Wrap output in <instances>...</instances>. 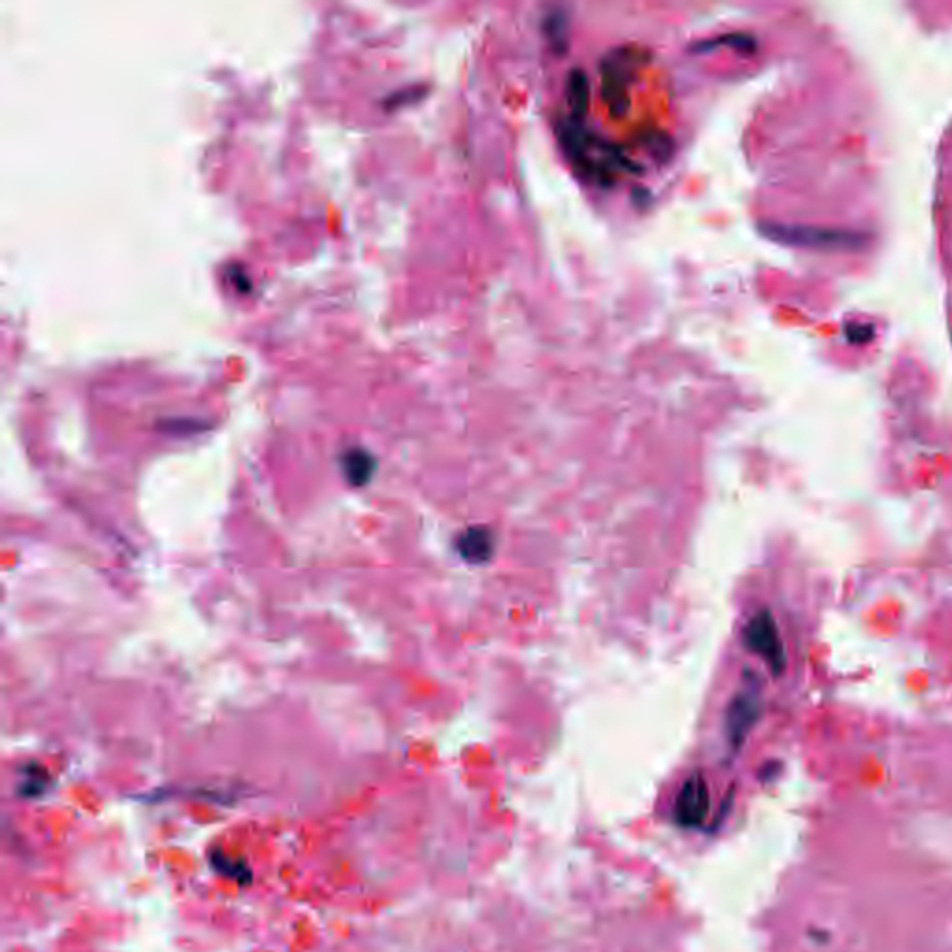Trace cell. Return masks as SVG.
Returning <instances> with one entry per match:
<instances>
[{"label": "cell", "mask_w": 952, "mask_h": 952, "mask_svg": "<svg viewBox=\"0 0 952 952\" xmlns=\"http://www.w3.org/2000/svg\"><path fill=\"white\" fill-rule=\"evenodd\" d=\"M556 138L573 169L594 185L612 186L620 176L638 171L636 162L623 149L594 133L580 119L562 118Z\"/></svg>", "instance_id": "obj_1"}, {"label": "cell", "mask_w": 952, "mask_h": 952, "mask_svg": "<svg viewBox=\"0 0 952 952\" xmlns=\"http://www.w3.org/2000/svg\"><path fill=\"white\" fill-rule=\"evenodd\" d=\"M759 231L768 241H774L784 246L792 248H809V250H859L867 236L845 231V229H826V227H811V226H787V224H761Z\"/></svg>", "instance_id": "obj_2"}, {"label": "cell", "mask_w": 952, "mask_h": 952, "mask_svg": "<svg viewBox=\"0 0 952 952\" xmlns=\"http://www.w3.org/2000/svg\"><path fill=\"white\" fill-rule=\"evenodd\" d=\"M640 63L642 54L635 47L614 49L601 62V95L616 118L629 111V86Z\"/></svg>", "instance_id": "obj_3"}, {"label": "cell", "mask_w": 952, "mask_h": 952, "mask_svg": "<svg viewBox=\"0 0 952 952\" xmlns=\"http://www.w3.org/2000/svg\"><path fill=\"white\" fill-rule=\"evenodd\" d=\"M744 644L748 652L759 657L774 676H780L787 666L784 640L770 611H759L744 627Z\"/></svg>", "instance_id": "obj_4"}, {"label": "cell", "mask_w": 952, "mask_h": 952, "mask_svg": "<svg viewBox=\"0 0 952 952\" xmlns=\"http://www.w3.org/2000/svg\"><path fill=\"white\" fill-rule=\"evenodd\" d=\"M710 808V794L705 777L700 772L690 774L683 782L674 806V818L681 828H700Z\"/></svg>", "instance_id": "obj_5"}, {"label": "cell", "mask_w": 952, "mask_h": 952, "mask_svg": "<svg viewBox=\"0 0 952 952\" xmlns=\"http://www.w3.org/2000/svg\"><path fill=\"white\" fill-rule=\"evenodd\" d=\"M759 714L761 702L755 692L746 690L733 698L726 712V735L729 744L735 750H739L744 744L748 733L751 731L755 722L759 720Z\"/></svg>", "instance_id": "obj_6"}, {"label": "cell", "mask_w": 952, "mask_h": 952, "mask_svg": "<svg viewBox=\"0 0 952 952\" xmlns=\"http://www.w3.org/2000/svg\"><path fill=\"white\" fill-rule=\"evenodd\" d=\"M454 547L467 564L482 566L495 553V536L488 527H469L458 534Z\"/></svg>", "instance_id": "obj_7"}, {"label": "cell", "mask_w": 952, "mask_h": 952, "mask_svg": "<svg viewBox=\"0 0 952 952\" xmlns=\"http://www.w3.org/2000/svg\"><path fill=\"white\" fill-rule=\"evenodd\" d=\"M564 95H566L568 111H570L568 116L573 119L584 121L588 112V106H590V80H588V75L584 73L580 68H575L568 73Z\"/></svg>", "instance_id": "obj_8"}, {"label": "cell", "mask_w": 952, "mask_h": 952, "mask_svg": "<svg viewBox=\"0 0 952 952\" xmlns=\"http://www.w3.org/2000/svg\"><path fill=\"white\" fill-rule=\"evenodd\" d=\"M342 469H344L346 480H349L352 486H365L373 479L376 462L371 452L356 447L344 452Z\"/></svg>", "instance_id": "obj_9"}, {"label": "cell", "mask_w": 952, "mask_h": 952, "mask_svg": "<svg viewBox=\"0 0 952 952\" xmlns=\"http://www.w3.org/2000/svg\"><path fill=\"white\" fill-rule=\"evenodd\" d=\"M717 49H733V51L743 53V54H751L757 49V41H755V37L751 34H746V32H729V34H724V36H717V37L698 41V43H694V45L690 47L692 53H698V54L712 53Z\"/></svg>", "instance_id": "obj_10"}, {"label": "cell", "mask_w": 952, "mask_h": 952, "mask_svg": "<svg viewBox=\"0 0 952 952\" xmlns=\"http://www.w3.org/2000/svg\"><path fill=\"white\" fill-rule=\"evenodd\" d=\"M209 859H210L212 869L218 874H222L226 878H231V880H236L238 883H242V885L251 882V871H250V867L244 861H238V859H234V858H231V856L220 852V850H212Z\"/></svg>", "instance_id": "obj_11"}, {"label": "cell", "mask_w": 952, "mask_h": 952, "mask_svg": "<svg viewBox=\"0 0 952 952\" xmlns=\"http://www.w3.org/2000/svg\"><path fill=\"white\" fill-rule=\"evenodd\" d=\"M544 34L549 41V47L556 53V54H562L566 53L568 49V19L564 13L560 12H554V13H549L544 21Z\"/></svg>", "instance_id": "obj_12"}, {"label": "cell", "mask_w": 952, "mask_h": 952, "mask_svg": "<svg viewBox=\"0 0 952 952\" xmlns=\"http://www.w3.org/2000/svg\"><path fill=\"white\" fill-rule=\"evenodd\" d=\"M45 780H47V776L43 772L29 770V774L25 776V782H23V785H21L19 792L23 796H27V798H36L43 791H45Z\"/></svg>", "instance_id": "obj_13"}, {"label": "cell", "mask_w": 952, "mask_h": 952, "mask_svg": "<svg viewBox=\"0 0 952 952\" xmlns=\"http://www.w3.org/2000/svg\"><path fill=\"white\" fill-rule=\"evenodd\" d=\"M845 335L850 342L854 344H865L874 339V328L869 326V324H856V322H850L845 326Z\"/></svg>", "instance_id": "obj_14"}]
</instances>
